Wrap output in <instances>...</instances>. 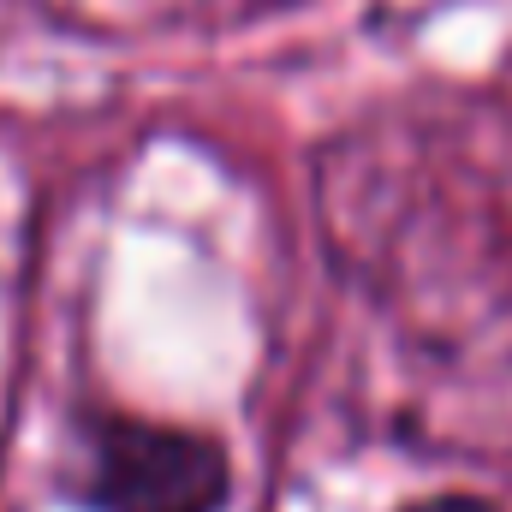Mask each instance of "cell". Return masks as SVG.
I'll use <instances>...</instances> for the list:
<instances>
[{"label": "cell", "mask_w": 512, "mask_h": 512, "mask_svg": "<svg viewBox=\"0 0 512 512\" xmlns=\"http://www.w3.org/2000/svg\"><path fill=\"white\" fill-rule=\"evenodd\" d=\"M233 471L221 441L167 423H102L90 447L96 512H221Z\"/></svg>", "instance_id": "obj_1"}, {"label": "cell", "mask_w": 512, "mask_h": 512, "mask_svg": "<svg viewBox=\"0 0 512 512\" xmlns=\"http://www.w3.org/2000/svg\"><path fill=\"white\" fill-rule=\"evenodd\" d=\"M405 512H501L495 501H477V495H435V501H417Z\"/></svg>", "instance_id": "obj_2"}]
</instances>
